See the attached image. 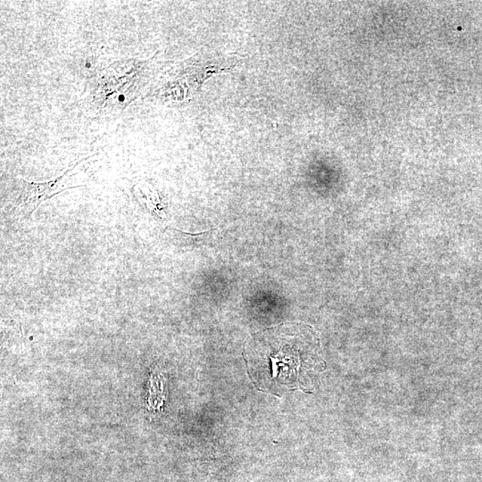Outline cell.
Listing matches in <instances>:
<instances>
[{
    "label": "cell",
    "mask_w": 482,
    "mask_h": 482,
    "mask_svg": "<svg viewBox=\"0 0 482 482\" xmlns=\"http://www.w3.org/2000/svg\"><path fill=\"white\" fill-rule=\"evenodd\" d=\"M248 374L261 391L311 392L324 370L320 342L308 325L286 324L254 334L245 344Z\"/></svg>",
    "instance_id": "obj_1"
},
{
    "label": "cell",
    "mask_w": 482,
    "mask_h": 482,
    "mask_svg": "<svg viewBox=\"0 0 482 482\" xmlns=\"http://www.w3.org/2000/svg\"><path fill=\"white\" fill-rule=\"evenodd\" d=\"M156 66L149 59L124 58L110 64L88 80L84 102L91 113L101 118H115L149 88Z\"/></svg>",
    "instance_id": "obj_2"
},
{
    "label": "cell",
    "mask_w": 482,
    "mask_h": 482,
    "mask_svg": "<svg viewBox=\"0 0 482 482\" xmlns=\"http://www.w3.org/2000/svg\"><path fill=\"white\" fill-rule=\"evenodd\" d=\"M94 156L92 155L82 159L76 163L73 167L66 169L59 176L53 180H47V182H29L23 178H15L11 183L10 205L15 216L20 218L21 220L28 219L43 202L47 201L53 198L54 196L66 190L61 188V185H62L63 180L66 179L67 174H69L82 162L91 159Z\"/></svg>",
    "instance_id": "obj_3"
},
{
    "label": "cell",
    "mask_w": 482,
    "mask_h": 482,
    "mask_svg": "<svg viewBox=\"0 0 482 482\" xmlns=\"http://www.w3.org/2000/svg\"><path fill=\"white\" fill-rule=\"evenodd\" d=\"M165 379L158 370L152 371L149 382V395H147V408L153 412H160L165 401Z\"/></svg>",
    "instance_id": "obj_4"
}]
</instances>
